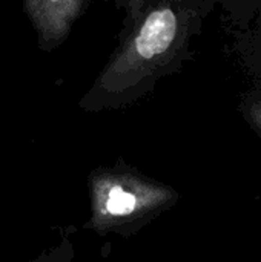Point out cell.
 Returning a JSON list of instances; mask_svg holds the SVG:
<instances>
[{
  "mask_svg": "<svg viewBox=\"0 0 261 262\" xmlns=\"http://www.w3.org/2000/svg\"><path fill=\"white\" fill-rule=\"evenodd\" d=\"M112 2L123 12L122 29L106 64L78 103L88 112L129 106L177 72L203 15L202 0Z\"/></svg>",
  "mask_w": 261,
  "mask_h": 262,
  "instance_id": "6da1fadb",
  "label": "cell"
},
{
  "mask_svg": "<svg viewBox=\"0 0 261 262\" xmlns=\"http://www.w3.org/2000/svg\"><path fill=\"white\" fill-rule=\"evenodd\" d=\"M177 193L132 167L117 164L91 175L92 216L86 227L97 233L131 236L171 207Z\"/></svg>",
  "mask_w": 261,
  "mask_h": 262,
  "instance_id": "7a4b0ae2",
  "label": "cell"
},
{
  "mask_svg": "<svg viewBox=\"0 0 261 262\" xmlns=\"http://www.w3.org/2000/svg\"><path fill=\"white\" fill-rule=\"evenodd\" d=\"M89 3L91 0H22V8L35 31L38 48L51 52L68 40Z\"/></svg>",
  "mask_w": 261,
  "mask_h": 262,
  "instance_id": "3957f363",
  "label": "cell"
},
{
  "mask_svg": "<svg viewBox=\"0 0 261 262\" xmlns=\"http://www.w3.org/2000/svg\"><path fill=\"white\" fill-rule=\"evenodd\" d=\"M74 255H75V250L71 241L68 239V236H63L58 246L49 249L34 262H75Z\"/></svg>",
  "mask_w": 261,
  "mask_h": 262,
  "instance_id": "277c9868",
  "label": "cell"
},
{
  "mask_svg": "<svg viewBox=\"0 0 261 262\" xmlns=\"http://www.w3.org/2000/svg\"><path fill=\"white\" fill-rule=\"evenodd\" d=\"M251 118L255 123V126L258 127V130L261 132V103H257L252 106L251 109Z\"/></svg>",
  "mask_w": 261,
  "mask_h": 262,
  "instance_id": "5b68a950",
  "label": "cell"
},
{
  "mask_svg": "<svg viewBox=\"0 0 261 262\" xmlns=\"http://www.w3.org/2000/svg\"><path fill=\"white\" fill-rule=\"evenodd\" d=\"M91 2H92V0H91Z\"/></svg>",
  "mask_w": 261,
  "mask_h": 262,
  "instance_id": "8992f818",
  "label": "cell"
}]
</instances>
